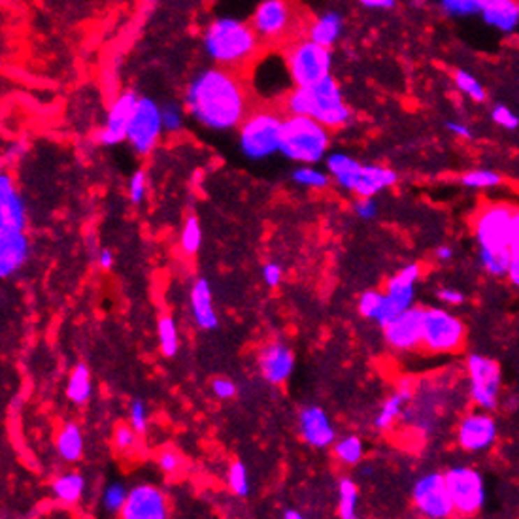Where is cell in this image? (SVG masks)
<instances>
[{
  "instance_id": "12",
  "label": "cell",
  "mask_w": 519,
  "mask_h": 519,
  "mask_svg": "<svg viewBox=\"0 0 519 519\" xmlns=\"http://www.w3.org/2000/svg\"><path fill=\"white\" fill-rule=\"evenodd\" d=\"M469 395L476 408L493 410L500 397V368L485 355L472 353L467 359Z\"/></svg>"
},
{
  "instance_id": "26",
  "label": "cell",
  "mask_w": 519,
  "mask_h": 519,
  "mask_svg": "<svg viewBox=\"0 0 519 519\" xmlns=\"http://www.w3.org/2000/svg\"><path fill=\"white\" fill-rule=\"evenodd\" d=\"M399 182L397 172L380 165H363L359 184L355 187L357 196H376L380 191L389 189Z\"/></svg>"
},
{
  "instance_id": "5",
  "label": "cell",
  "mask_w": 519,
  "mask_h": 519,
  "mask_svg": "<svg viewBox=\"0 0 519 519\" xmlns=\"http://www.w3.org/2000/svg\"><path fill=\"white\" fill-rule=\"evenodd\" d=\"M284 117L272 108L251 110L238 127V147L244 157L257 163L279 153Z\"/></svg>"
},
{
  "instance_id": "33",
  "label": "cell",
  "mask_w": 519,
  "mask_h": 519,
  "mask_svg": "<svg viewBox=\"0 0 519 519\" xmlns=\"http://www.w3.org/2000/svg\"><path fill=\"white\" fill-rule=\"evenodd\" d=\"M357 500H359L357 483L349 478H342L338 483V516L342 519L357 518Z\"/></svg>"
},
{
  "instance_id": "17",
  "label": "cell",
  "mask_w": 519,
  "mask_h": 519,
  "mask_svg": "<svg viewBox=\"0 0 519 519\" xmlns=\"http://www.w3.org/2000/svg\"><path fill=\"white\" fill-rule=\"evenodd\" d=\"M166 495L155 485L142 483L129 491L127 502L121 510L123 519H166L168 518Z\"/></svg>"
},
{
  "instance_id": "55",
  "label": "cell",
  "mask_w": 519,
  "mask_h": 519,
  "mask_svg": "<svg viewBox=\"0 0 519 519\" xmlns=\"http://www.w3.org/2000/svg\"><path fill=\"white\" fill-rule=\"evenodd\" d=\"M506 278L512 282V285L519 287V254H512V257H510Z\"/></svg>"
},
{
  "instance_id": "21",
  "label": "cell",
  "mask_w": 519,
  "mask_h": 519,
  "mask_svg": "<svg viewBox=\"0 0 519 519\" xmlns=\"http://www.w3.org/2000/svg\"><path fill=\"white\" fill-rule=\"evenodd\" d=\"M29 259L27 231L0 227V276L10 278L23 268Z\"/></svg>"
},
{
  "instance_id": "36",
  "label": "cell",
  "mask_w": 519,
  "mask_h": 519,
  "mask_svg": "<svg viewBox=\"0 0 519 519\" xmlns=\"http://www.w3.org/2000/svg\"><path fill=\"white\" fill-rule=\"evenodd\" d=\"M293 182L308 189H325L330 184L329 172H323L316 168L314 165H302L298 166L297 170L291 174Z\"/></svg>"
},
{
  "instance_id": "8",
  "label": "cell",
  "mask_w": 519,
  "mask_h": 519,
  "mask_svg": "<svg viewBox=\"0 0 519 519\" xmlns=\"http://www.w3.org/2000/svg\"><path fill=\"white\" fill-rule=\"evenodd\" d=\"M467 338V327L461 319L444 308H425L423 342L431 353H455Z\"/></svg>"
},
{
  "instance_id": "35",
  "label": "cell",
  "mask_w": 519,
  "mask_h": 519,
  "mask_svg": "<svg viewBox=\"0 0 519 519\" xmlns=\"http://www.w3.org/2000/svg\"><path fill=\"white\" fill-rule=\"evenodd\" d=\"M335 455L336 459L348 467L359 465L365 455V446H363L361 438L359 437H344L335 442Z\"/></svg>"
},
{
  "instance_id": "62",
  "label": "cell",
  "mask_w": 519,
  "mask_h": 519,
  "mask_svg": "<svg viewBox=\"0 0 519 519\" xmlns=\"http://www.w3.org/2000/svg\"><path fill=\"white\" fill-rule=\"evenodd\" d=\"M302 518V513L297 512V510H285L284 512V519H300Z\"/></svg>"
},
{
  "instance_id": "34",
  "label": "cell",
  "mask_w": 519,
  "mask_h": 519,
  "mask_svg": "<svg viewBox=\"0 0 519 519\" xmlns=\"http://www.w3.org/2000/svg\"><path fill=\"white\" fill-rule=\"evenodd\" d=\"M159 348L165 357H174L180 349V335H177L176 321L170 316H163L157 323Z\"/></svg>"
},
{
  "instance_id": "22",
  "label": "cell",
  "mask_w": 519,
  "mask_h": 519,
  "mask_svg": "<svg viewBox=\"0 0 519 519\" xmlns=\"http://www.w3.org/2000/svg\"><path fill=\"white\" fill-rule=\"evenodd\" d=\"M259 63L255 66V76H254V89L263 95L265 98H272V96H287V93L293 87H285V83L282 82V74H289L287 70V63H285V55L278 59V61H266V59H257Z\"/></svg>"
},
{
  "instance_id": "57",
  "label": "cell",
  "mask_w": 519,
  "mask_h": 519,
  "mask_svg": "<svg viewBox=\"0 0 519 519\" xmlns=\"http://www.w3.org/2000/svg\"><path fill=\"white\" fill-rule=\"evenodd\" d=\"M96 263H98L102 270H110L114 266V254L110 249H101L98 255H96Z\"/></svg>"
},
{
  "instance_id": "18",
  "label": "cell",
  "mask_w": 519,
  "mask_h": 519,
  "mask_svg": "<svg viewBox=\"0 0 519 519\" xmlns=\"http://www.w3.org/2000/svg\"><path fill=\"white\" fill-rule=\"evenodd\" d=\"M138 98L140 96L134 91H125L112 102L108 115H106V123L98 133V142L102 146H117L127 140L129 123L138 104Z\"/></svg>"
},
{
  "instance_id": "39",
  "label": "cell",
  "mask_w": 519,
  "mask_h": 519,
  "mask_svg": "<svg viewBox=\"0 0 519 519\" xmlns=\"http://www.w3.org/2000/svg\"><path fill=\"white\" fill-rule=\"evenodd\" d=\"M461 182L470 189H493L502 184V176L495 170H470L462 174Z\"/></svg>"
},
{
  "instance_id": "54",
  "label": "cell",
  "mask_w": 519,
  "mask_h": 519,
  "mask_svg": "<svg viewBox=\"0 0 519 519\" xmlns=\"http://www.w3.org/2000/svg\"><path fill=\"white\" fill-rule=\"evenodd\" d=\"M282 276H284V270L276 263H266L263 266V279H265V284L268 287H278L279 282H282Z\"/></svg>"
},
{
  "instance_id": "24",
  "label": "cell",
  "mask_w": 519,
  "mask_h": 519,
  "mask_svg": "<svg viewBox=\"0 0 519 519\" xmlns=\"http://www.w3.org/2000/svg\"><path fill=\"white\" fill-rule=\"evenodd\" d=\"M189 302L195 323L204 330L216 329L219 321H217L216 308H214V295H212V287H210L208 279L200 278L193 284Z\"/></svg>"
},
{
  "instance_id": "16",
  "label": "cell",
  "mask_w": 519,
  "mask_h": 519,
  "mask_svg": "<svg viewBox=\"0 0 519 519\" xmlns=\"http://www.w3.org/2000/svg\"><path fill=\"white\" fill-rule=\"evenodd\" d=\"M423 319L425 308L411 306L391 321L383 325L386 342L397 351H414L423 342Z\"/></svg>"
},
{
  "instance_id": "52",
  "label": "cell",
  "mask_w": 519,
  "mask_h": 519,
  "mask_svg": "<svg viewBox=\"0 0 519 519\" xmlns=\"http://www.w3.org/2000/svg\"><path fill=\"white\" fill-rule=\"evenodd\" d=\"M493 121L502 129H516L519 125L518 115L506 106H497L493 110Z\"/></svg>"
},
{
  "instance_id": "49",
  "label": "cell",
  "mask_w": 519,
  "mask_h": 519,
  "mask_svg": "<svg viewBox=\"0 0 519 519\" xmlns=\"http://www.w3.org/2000/svg\"><path fill=\"white\" fill-rule=\"evenodd\" d=\"M444 6L450 12L465 13V12H483V8L488 6L489 0H442Z\"/></svg>"
},
{
  "instance_id": "38",
  "label": "cell",
  "mask_w": 519,
  "mask_h": 519,
  "mask_svg": "<svg viewBox=\"0 0 519 519\" xmlns=\"http://www.w3.org/2000/svg\"><path fill=\"white\" fill-rule=\"evenodd\" d=\"M127 495L129 491L123 483H119V481L110 483L108 488L104 489V493H102V508L108 513H112V516H121V510L127 502Z\"/></svg>"
},
{
  "instance_id": "51",
  "label": "cell",
  "mask_w": 519,
  "mask_h": 519,
  "mask_svg": "<svg viewBox=\"0 0 519 519\" xmlns=\"http://www.w3.org/2000/svg\"><path fill=\"white\" fill-rule=\"evenodd\" d=\"M355 214L365 221L378 216V204L374 200V196H359V200L355 204Z\"/></svg>"
},
{
  "instance_id": "45",
  "label": "cell",
  "mask_w": 519,
  "mask_h": 519,
  "mask_svg": "<svg viewBox=\"0 0 519 519\" xmlns=\"http://www.w3.org/2000/svg\"><path fill=\"white\" fill-rule=\"evenodd\" d=\"M455 83L457 87L461 89L462 93H467V95L476 102H483L485 101V91L480 85V82L472 78L467 72H462V70H457L455 72Z\"/></svg>"
},
{
  "instance_id": "6",
  "label": "cell",
  "mask_w": 519,
  "mask_h": 519,
  "mask_svg": "<svg viewBox=\"0 0 519 519\" xmlns=\"http://www.w3.org/2000/svg\"><path fill=\"white\" fill-rule=\"evenodd\" d=\"M284 55L295 87H310L330 78L332 72L330 47L316 44L310 38H300L293 42Z\"/></svg>"
},
{
  "instance_id": "63",
  "label": "cell",
  "mask_w": 519,
  "mask_h": 519,
  "mask_svg": "<svg viewBox=\"0 0 519 519\" xmlns=\"http://www.w3.org/2000/svg\"><path fill=\"white\" fill-rule=\"evenodd\" d=\"M518 6H519V0H518Z\"/></svg>"
},
{
  "instance_id": "43",
  "label": "cell",
  "mask_w": 519,
  "mask_h": 519,
  "mask_svg": "<svg viewBox=\"0 0 519 519\" xmlns=\"http://www.w3.org/2000/svg\"><path fill=\"white\" fill-rule=\"evenodd\" d=\"M138 444V432L134 431L133 425L119 423L114 429V448L119 453H133Z\"/></svg>"
},
{
  "instance_id": "29",
  "label": "cell",
  "mask_w": 519,
  "mask_h": 519,
  "mask_svg": "<svg viewBox=\"0 0 519 519\" xmlns=\"http://www.w3.org/2000/svg\"><path fill=\"white\" fill-rule=\"evenodd\" d=\"M483 17L491 25L510 31L519 20L518 0H489L488 6L483 8Z\"/></svg>"
},
{
  "instance_id": "30",
  "label": "cell",
  "mask_w": 519,
  "mask_h": 519,
  "mask_svg": "<svg viewBox=\"0 0 519 519\" xmlns=\"http://www.w3.org/2000/svg\"><path fill=\"white\" fill-rule=\"evenodd\" d=\"M57 453L66 462L80 461L83 453L82 429L74 421H68L57 432Z\"/></svg>"
},
{
  "instance_id": "9",
  "label": "cell",
  "mask_w": 519,
  "mask_h": 519,
  "mask_svg": "<svg viewBox=\"0 0 519 519\" xmlns=\"http://www.w3.org/2000/svg\"><path fill=\"white\" fill-rule=\"evenodd\" d=\"M249 23L263 42L278 44L297 31V4L295 0H261Z\"/></svg>"
},
{
  "instance_id": "1",
  "label": "cell",
  "mask_w": 519,
  "mask_h": 519,
  "mask_svg": "<svg viewBox=\"0 0 519 519\" xmlns=\"http://www.w3.org/2000/svg\"><path fill=\"white\" fill-rule=\"evenodd\" d=\"M249 91L236 70L208 66L191 78L184 93L185 112L208 131L227 133L240 127L249 110Z\"/></svg>"
},
{
  "instance_id": "50",
  "label": "cell",
  "mask_w": 519,
  "mask_h": 519,
  "mask_svg": "<svg viewBox=\"0 0 519 519\" xmlns=\"http://www.w3.org/2000/svg\"><path fill=\"white\" fill-rule=\"evenodd\" d=\"M212 391L219 400H231L236 397L238 387H236L235 381H231L228 378H216L212 381Z\"/></svg>"
},
{
  "instance_id": "47",
  "label": "cell",
  "mask_w": 519,
  "mask_h": 519,
  "mask_svg": "<svg viewBox=\"0 0 519 519\" xmlns=\"http://www.w3.org/2000/svg\"><path fill=\"white\" fill-rule=\"evenodd\" d=\"M157 465H159V469L163 470L165 474H177L180 470L184 469V457L180 455L177 451L174 450H165L161 455H159L157 459Z\"/></svg>"
},
{
  "instance_id": "11",
  "label": "cell",
  "mask_w": 519,
  "mask_h": 519,
  "mask_svg": "<svg viewBox=\"0 0 519 519\" xmlns=\"http://www.w3.org/2000/svg\"><path fill=\"white\" fill-rule=\"evenodd\" d=\"M444 476L457 516L470 518L480 512L485 504V485L480 472L470 467H453Z\"/></svg>"
},
{
  "instance_id": "4",
  "label": "cell",
  "mask_w": 519,
  "mask_h": 519,
  "mask_svg": "<svg viewBox=\"0 0 519 519\" xmlns=\"http://www.w3.org/2000/svg\"><path fill=\"white\" fill-rule=\"evenodd\" d=\"M330 146V129L308 115L287 114L282 127L279 153L300 165H317L327 157Z\"/></svg>"
},
{
  "instance_id": "20",
  "label": "cell",
  "mask_w": 519,
  "mask_h": 519,
  "mask_svg": "<svg viewBox=\"0 0 519 519\" xmlns=\"http://www.w3.org/2000/svg\"><path fill=\"white\" fill-rule=\"evenodd\" d=\"M300 437L308 446L316 450H325L336 442V431L329 416L317 406H308L298 416Z\"/></svg>"
},
{
  "instance_id": "44",
  "label": "cell",
  "mask_w": 519,
  "mask_h": 519,
  "mask_svg": "<svg viewBox=\"0 0 519 519\" xmlns=\"http://www.w3.org/2000/svg\"><path fill=\"white\" fill-rule=\"evenodd\" d=\"M161 114H163L165 133H180L182 131V127H184V112L177 104L166 102V104L161 106Z\"/></svg>"
},
{
  "instance_id": "46",
  "label": "cell",
  "mask_w": 519,
  "mask_h": 519,
  "mask_svg": "<svg viewBox=\"0 0 519 519\" xmlns=\"http://www.w3.org/2000/svg\"><path fill=\"white\" fill-rule=\"evenodd\" d=\"M129 423L138 434H146L147 431V410L142 400H134L129 408Z\"/></svg>"
},
{
  "instance_id": "61",
  "label": "cell",
  "mask_w": 519,
  "mask_h": 519,
  "mask_svg": "<svg viewBox=\"0 0 519 519\" xmlns=\"http://www.w3.org/2000/svg\"><path fill=\"white\" fill-rule=\"evenodd\" d=\"M25 149H27L25 144H13V146L8 149V157L15 161V159H20L21 155L25 153Z\"/></svg>"
},
{
  "instance_id": "10",
  "label": "cell",
  "mask_w": 519,
  "mask_h": 519,
  "mask_svg": "<svg viewBox=\"0 0 519 519\" xmlns=\"http://www.w3.org/2000/svg\"><path fill=\"white\" fill-rule=\"evenodd\" d=\"M163 133L165 127H163L161 106L149 96H140L127 133V142L133 147V152L140 157L149 155Z\"/></svg>"
},
{
  "instance_id": "2",
  "label": "cell",
  "mask_w": 519,
  "mask_h": 519,
  "mask_svg": "<svg viewBox=\"0 0 519 519\" xmlns=\"http://www.w3.org/2000/svg\"><path fill=\"white\" fill-rule=\"evenodd\" d=\"M261 36L251 23L235 17H217L206 27L203 45L217 66L240 70L257 61L261 51Z\"/></svg>"
},
{
  "instance_id": "58",
  "label": "cell",
  "mask_w": 519,
  "mask_h": 519,
  "mask_svg": "<svg viewBox=\"0 0 519 519\" xmlns=\"http://www.w3.org/2000/svg\"><path fill=\"white\" fill-rule=\"evenodd\" d=\"M368 10H389L395 6V0H359Z\"/></svg>"
},
{
  "instance_id": "27",
  "label": "cell",
  "mask_w": 519,
  "mask_h": 519,
  "mask_svg": "<svg viewBox=\"0 0 519 519\" xmlns=\"http://www.w3.org/2000/svg\"><path fill=\"white\" fill-rule=\"evenodd\" d=\"M344 31V17L338 12H325L312 21L306 38L314 40L316 44L332 47L340 40Z\"/></svg>"
},
{
  "instance_id": "40",
  "label": "cell",
  "mask_w": 519,
  "mask_h": 519,
  "mask_svg": "<svg viewBox=\"0 0 519 519\" xmlns=\"http://www.w3.org/2000/svg\"><path fill=\"white\" fill-rule=\"evenodd\" d=\"M510 251H480V261L483 270L491 276H506L510 266Z\"/></svg>"
},
{
  "instance_id": "48",
  "label": "cell",
  "mask_w": 519,
  "mask_h": 519,
  "mask_svg": "<svg viewBox=\"0 0 519 519\" xmlns=\"http://www.w3.org/2000/svg\"><path fill=\"white\" fill-rule=\"evenodd\" d=\"M147 189V176L144 170H136L129 182V198L133 204H140L144 200Z\"/></svg>"
},
{
  "instance_id": "31",
  "label": "cell",
  "mask_w": 519,
  "mask_h": 519,
  "mask_svg": "<svg viewBox=\"0 0 519 519\" xmlns=\"http://www.w3.org/2000/svg\"><path fill=\"white\" fill-rule=\"evenodd\" d=\"M83 489H85L83 476L78 474V472H66V474H61L57 480L53 481L51 493H53L57 502H61L64 506H72V504H76L78 500L82 499Z\"/></svg>"
},
{
  "instance_id": "23",
  "label": "cell",
  "mask_w": 519,
  "mask_h": 519,
  "mask_svg": "<svg viewBox=\"0 0 519 519\" xmlns=\"http://www.w3.org/2000/svg\"><path fill=\"white\" fill-rule=\"evenodd\" d=\"M0 227L27 231L25 203L6 172L0 176Z\"/></svg>"
},
{
  "instance_id": "42",
  "label": "cell",
  "mask_w": 519,
  "mask_h": 519,
  "mask_svg": "<svg viewBox=\"0 0 519 519\" xmlns=\"http://www.w3.org/2000/svg\"><path fill=\"white\" fill-rule=\"evenodd\" d=\"M228 489L236 495V497H246L249 493V481H247V470L242 461H235L231 465L227 474Z\"/></svg>"
},
{
  "instance_id": "19",
  "label": "cell",
  "mask_w": 519,
  "mask_h": 519,
  "mask_svg": "<svg viewBox=\"0 0 519 519\" xmlns=\"http://www.w3.org/2000/svg\"><path fill=\"white\" fill-rule=\"evenodd\" d=\"M261 376L272 386H282L289 380L295 368V355L284 342H270L259 353Z\"/></svg>"
},
{
  "instance_id": "41",
  "label": "cell",
  "mask_w": 519,
  "mask_h": 519,
  "mask_svg": "<svg viewBox=\"0 0 519 519\" xmlns=\"http://www.w3.org/2000/svg\"><path fill=\"white\" fill-rule=\"evenodd\" d=\"M383 302H386V293L381 291H365L359 298V314L367 319H376L381 316L383 310Z\"/></svg>"
},
{
  "instance_id": "37",
  "label": "cell",
  "mask_w": 519,
  "mask_h": 519,
  "mask_svg": "<svg viewBox=\"0 0 519 519\" xmlns=\"http://www.w3.org/2000/svg\"><path fill=\"white\" fill-rule=\"evenodd\" d=\"M203 244V231H200V223L195 216H189L185 219V225L182 228V236H180V246L184 249L185 255H195L200 249Z\"/></svg>"
},
{
  "instance_id": "25",
  "label": "cell",
  "mask_w": 519,
  "mask_h": 519,
  "mask_svg": "<svg viewBox=\"0 0 519 519\" xmlns=\"http://www.w3.org/2000/svg\"><path fill=\"white\" fill-rule=\"evenodd\" d=\"M325 165H327L329 176L335 180L338 187L355 193V187L359 184L363 172V165L357 159L349 157L346 153H330Z\"/></svg>"
},
{
  "instance_id": "28",
  "label": "cell",
  "mask_w": 519,
  "mask_h": 519,
  "mask_svg": "<svg viewBox=\"0 0 519 519\" xmlns=\"http://www.w3.org/2000/svg\"><path fill=\"white\" fill-rule=\"evenodd\" d=\"M411 395H414V387H411V383L404 381V383H402L397 391L393 393L391 397H387L386 402L381 404L378 416L374 419V427H376L378 431H387V429H391L393 425L397 423L400 416H402L406 402H410L411 400Z\"/></svg>"
},
{
  "instance_id": "14",
  "label": "cell",
  "mask_w": 519,
  "mask_h": 519,
  "mask_svg": "<svg viewBox=\"0 0 519 519\" xmlns=\"http://www.w3.org/2000/svg\"><path fill=\"white\" fill-rule=\"evenodd\" d=\"M421 278V266L418 263L406 265L400 268L399 272L393 278H389L386 285V302L381 316L378 317V323L383 327L404 310L414 306V297H416V284Z\"/></svg>"
},
{
  "instance_id": "56",
  "label": "cell",
  "mask_w": 519,
  "mask_h": 519,
  "mask_svg": "<svg viewBox=\"0 0 519 519\" xmlns=\"http://www.w3.org/2000/svg\"><path fill=\"white\" fill-rule=\"evenodd\" d=\"M510 254H519V208H516L512 221V242H510Z\"/></svg>"
},
{
  "instance_id": "32",
  "label": "cell",
  "mask_w": 519,
  "mask_h": 519,
  "mask_svg": "<svg viewBox=\"0 0 519 519\" xmlns=\"http://www.w3.org/2000/svg\"><path fill=\"white\" fill-rule=\"evenodd\" d=\"M91 393H93L91 372H89L87 365L80 363L70 372L68 386H66V397H68L70 402H74L76 406H82L91 399Z\"/></svg>"
},
{
  "instance_id": "13",
  "label": "cell",
  "mask_w": 519,
  "mask_h": 519,
  "mask_svg": "<svg viewBox=\"0 0 519 519\" xmlns=\"http://www.w3.org/2000/svg\"><path fill=\"white\" fill-rule=\"evenodd\" d=\"M411 500L416 510L425 518L444 519L455 513L450 491L446 485V476L440 472L421 476L411 489Z\"/></svg>"
},
{
  "instance_id": "15",
  "label": "cell",
  "mask_w": 519,
  "mask_h": 519,
  "mask_svg": "<svg viewBox=\"0 0 519 519\" xmlns=\"http://www.w3.org/2000/svg\"><path fill=\"white\" fill-rule=\"evenodd\" d=\"M497 423L489 416V410H478L465 414L457 425V444L467 453H480L489 450L497 440Z\"/></svg>"
},
{
  "instance_id": "3",
  "label": "cell",
  "mask_w": 519,
  "mask_h": 519,
  "mask_svg": "<svg viewBox=\"0 0 519 519\" xmlns=\"http://www.w3.org/2000/svg\"><path fill=\"white\" fill-rule=\"evenodd\" d=\"M284 110L285 114L308 115L330 131L346 127L351 119L342 89L332 76L310 87H293L284 98Z\"/></svg>"
},
{
  "instance_id": "53",
  "label": "cell",
  "mask_w": 519,
  "mask_h": 519,
  "mask_svg": "<svg viewBox=\"0 0 519 519\" xmlns=\"http://www.w3.org/2000/svg\"><path fill=\"white\" fill-rule=\"evenodd\" d=\"M437 298L440 302L448 304V306H461V304L467 300L465 293L459 291V289H453V287H442V289H438Z\"/></svg>"
},
{
  "instance_id": "59",
  "label": "cell",
  "mask_w": 519,
  "mask_h": 519,
  "mask_svg": "<svg viewBox=\"0 0 519 519\" xmlns=\"http://www.w3.org/2000/svg\"><path fill=\"white\" fill-rule=\"evenodd\" d=\"M446 127L450 129L453 134H457V136H461V138H470V136H472L470 129L465 127V125H461V123H448Z\"/></svg>"
},
{
  "instance_id": "7",
  "label": "cell",
  "mask_w": 519,
  "mask_h": 519,
  "mask_svg": "<svg viewBox=\"0 0 519 519\" xmlns=\"http://www.w3.org/2000/svg\"><path fill=\"white\" fill-rule=\"evenodd\" d=\"M513 214L516 208L504 203H489L476 212L472 233L480 251H510Z\"/></svg>"
},
{
  "instance_id": "60",
  "label": "cell",
  "mask_w": 519,
  "mask_h": 519,
  "mask_svg": "<svg viewBox=\"0 0 519 519\" xmlns=\"http://www.w3.org/2000/svg\"><path fill=\"white\" fill-rule=\"evenodd\" d=\"M434 257H437L438 261H450L451 257H453V249H451L450 246H438L437 247V251H434Z\"/></svg>"
}]
</instances>
